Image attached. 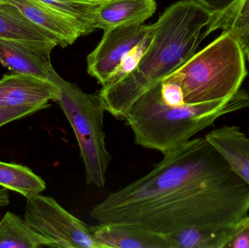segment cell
<instances>
[{
    "mask_svg": "<svg viewBox=\"0 0 249 248\" xmlns=\"http://www.w3.org/2000/svg\"><path fill=\"white\" fill-rule=\"evenodd\" d=\"M249 211V186L204 137L163 154L148 174L110 194L90 215L165 234L188 227L234 228Z\"/></svg>",
    "mask_w": 249,
    "mask_h": 248,
    "instance_id": "1",
    "label": "cell"
},
{
    "mask_svg": "<svg viewBox=\"0 0 249 248\" xmlns=\"http://www.w3.org/2000/svg\"><path fill=\"white\" fill-rule=\"evenodd\" d=\"M213 12L194 0L171 4L154 23L150 44L128 75L99 95L106 110L125 120L133 103L155 84L182 66L196 53Z\"/></svg>",
    "mask_w": 249,
    "mask_h": 248,
    "instance_id": "2",
    "label": "cell"
},
{
    "mask_svg": "<svg viewBox=\"0 0 249 248\" xmlns=\"http://www.w3.org/2000/svg\"><path fill=\"white\" fill-rule=\"evenodd\" d=\"M248 106L249 93L243 90L221 100L168 105L161 97L160 83L133 103L125 120L137 145L165 154L191 140L218 118Z\"/></svg>",
    "mask_w": 249,
    "mask_h": 248,
    "instance_id": "3",
    "label": "cell"
},
{
    "mask_svg": "<svg viewBox=\"0 0 249 248\" xmlns=\"http://www.w3.org/2000/svg\"><path fill=\"white\" fill-rule=\"evenodd\" d=\"M247 75L242 48L231 33L223 31L162 82L178 83L185 103H200L231 97L240 90Z\"/></svg>",
    "mask_w": 249,
    "mask_h": 248,
    "instance_id": "4",
    "label": "cell"
},
{
    "mask_svg": "<svg viewBox=\"0 0 249 248\" xmlns=\"http://www.w3.org/2000/svg\"><path fill=\"white\" fill-rule=\"evenodd\" d=\"M51 80L61 90L57 103L74 131L87 183L104 187L112 158L105 142V102L99 95L89 94L76 84L66 81L54 68L51 72Z\"/></svg>",
    "mask_w": 249,
    "mask_h": 248,
    "instance_id": "5",
    "label": "cell"
},
{
    "mask_svg": "<svg viewBox=\"0 0 249 248\" xmlns=\"http://www.w3.org/2000/svg\"><path fill=\"white\" fill-rule=\"evenodd\" d=\"M23 218L52 248H103L90 227L66 211L54 198L37 194L28 197Z\"/></svg>",
    "mask_w": 249,
    "mask_h": 248,
    "instance_id": "6",
    "label": "cell"
},
{
    "mask_svg": "<svg viewBox=\"0 0 249 248\" xmlns=\"http://www.w3.org/2000/svg\"><path fill=\"white\" fill-rule=\"evenodd\" d=\"M153 28L143 23L121 25L105 30L100 43L87 58L88 73L102 85L124 57Z\"/></svg>",
    "mask_w": 249,
    "mask_h": 248,
    "instance_id": "7",
    "label": "cell"
},
{
    "mask_svg": "<svg viewBox=\"0 0 249 248\" xmlns=\"http://www.w3.org/2000/svg\"><path fill=\"white\" fill-rule=\"evenodd\" d=\"M53 41L0 39V63L14 74L51 80Z\"/></svg>",
    "mask_w": 249,
    "mask_h": 248,
    "instance_id": "8",
    "label": "cell"
},
{
    "mask_svg": "<svg viewBox=\"0 0 249 248\" xmlns=\"http://www.w3.org/2000/svg\"><path fill=\"white\" fill-rule=\"evenodd\" d=\"M61 95L53 82L23 74H5L0 80V108L43 106L57 102Z\"/></svg>",
    "mask_w": 249,
    "mask_h": 248,
    "instance_id": "9",
    "label": "cell"
},
{
    "mask_svg": "<svg viewBox=\"0 0 249 248\" xmlns=\"http://www.w3.org/2000/svg\"><path fill=\"white\" fill-rule=\"evenodd\" d=\"M17 7L20 13L36 26L53 35L59 46L72 45L83 36L80 25L41 0H0Z\"/></svg>",
    "mask_w": 249,
    "mask_h": 248,
    "instance_id": "10",
    "label": "cell"
},
{
    "mask_svg": "<svg viewBox=\"0 0 249 248\" xmlns=\"http://www.w3.org/2000/svg\"><path fill=\"white\" fill-rule=\"evenodd\" d=\"M103 248H170L165 234L127 223H99L90 227Z\"/></svg>",
    "mask_w": 249,
    "mask_h": 248,
    "instance_id": "11",
    "label": "cell"
},
{
    "mask_svg": "<svg viewBox=\"0 0 249 248\" xmlns=\"http://www.w3.org/2000/svg\"><path fill=\"white\" fill-rule=\"evenodd\" d=\"M205 137L249 186V138L241 128L225 125Z\"/></svg>",
    "mask_w": 249,
    "mask_h": 248,
    "instance_id": "12",
    "label": "cell"
},
{
    "mask_svg": "<svg viewBox=\"0 0 249 248\" xmlns=\"http://www.w3.org/2000/svg\"><path fill=\"white\" fill-rule=\"evenodd\" d=\"M155 0H114L101 3L96 28L104 31L121 25L142 23L156 11Z\"/></svg>",
    "mask_w": 249,
    "mask_h": 248,
    "instance_id": "13",
    "label": "cell"
},
{
    "mask_svg": "<svg viewBox=\"0 0 249 248\" xmlns=\"http://www.w3.org/2000/svg\"><path fill=\"white\" fill-rule=\"evenodd\" d=\"M217 29L231 33L249 58V0H236L223 11L212 13L205 37Z\"/></svg>",
    "mask_w": 249,
    "mask_h": 248,
    "instance_id": "14",
    "label": "cell"
},
{
    "mask_svg": "<svg viewBox=\"0 0 249 248\" xmlns=\"http://www.w3.org/2000/svg\"><path fill=\"white\" fill-rule=\"evenodd\" d=\"M0 39L53 41V35L26 18L13 4L0 1Z\"/></svg>",
    "mask_w": 249,
    "mask_h": 248,
    "instance_id": "15",
    "label": "cell"
},
{
    "mask_svg": "<svg viewBox=\"0 0 249 248\" xmlns=\"http://www.w3.org/2000/svg\"><path fill=\"white\" fill-rule=\"evenodd\" d=\"M52 248L49 240L36 232L24 218L7 212L0 221V248Z\"/></svg>",
    "mask_w": 249,
    "mask_h": 248,
    "instance_id": "16",
    "label": "cell"
},
{
    "mask_svg": "<svg viewBox=\"0 0 249 248\" xmlns=\"http://www.w3.org/2000/svg\"><path fill=\"white\" fill-rule=\"evenodd\" d=\"M235 227L212 229L188 227L165 235L170 248H225Z\"/></svg>",
    "mask_w": 249,
    "mask_h": 248,
    "instance_id": "17",
    "label": "cell"
},
{
    "mask_svg": "<svg viewBox=\"0 0 249 248\" xmlns=\"http://www.w3.org/2000/svg\"><path fill=\"white\" fill-rule=\"evenodd\" d=\"M0 186L27 198L46 189V183L32 169L14 163L0 161Z\"/></svg>",
    "mask_w": 249,
    "mask_h": 248,
    "instance_id": "18",
    "label": "cell"
},
{
    "mask_svg": "<svg viewBox=\"0 0 249 248\" xmlns=\"http://www.w3.org/2000/svg\"><path fill=\"white\" fill-rule=\"evenodd\" d=\"M50 7L75 20L83 31V36L89 34L96 28V14L100 6L93 0H41Z\"/></svg>",
    "mask_w": 249,
    "mask_h": 248,
    "instance_id": "19",
    "label": "cell"
},
{
    "mask_svg": "<svg viewBox=\"0 0 249 248\" xmlns=\"http://www.w3.org/2000/svg\"><path fill=\"white\" fill-rule=\"evenodd\" d=\"M154 33V24L153 28L149 33L146 35V37L141 41L136 47L130 50V52L126 55L122 60L121 64H119L116 69L114 72L109 76V78L105 82L104 85H102L103 88L110 87L113 85L115 83H118L121 80L124 78L126 76L128 75L130 72L133 71L137 66L142 58V55L144 53L145 51L147 49L148 46L150 44L152 36Z\"/></svg>",
    "mask_w": 249,
    "mask_h": 248,
    "instance_id": "20",
    "label": "cell"
},
{
    "mask_svg": "<svg viewBox=\"0 0 249 248\" xmlns=\"http://www.w3.org/2000/svg\"><path fill=\"white\" fill-rule=\"evenodd\" d=\"M45 109L43 106H18L12 108H0V128L10 122L34 115Z\"/></svg>",
    "mask_w": 249,
    "mask_h": 248,
    "instance_id": "21",
    "label": "cell"
},
{
    "mask_svg": "<svg viewBox=\"0 0 249 248\" xmlns=\"http://www.w3.org/2000/svg\"><path fill=\"white\" fill-rule=\"evenodd\" d=\"M225 248H249L248 215L238 221Z\"/></svg>",
    "mask_w": 249,
    "mask_h": 248,
    "instance_id": "22",
    "label": "cell"
},
{
    "mask_svg": "<svg viewBox=\"0 0 249 248\" xmlns=\"http://www.w3.org/2000/svg\"><path fill=\"white\" fill-rule=\"evenodd\" d=\"M161 97L168 105L179 106L185 103L181 86L174 82H161Z\"/></svg>",
    "mask_w": 249,
    "mask_h": 248,
    "instance_id": "23",
    "label": "cell"
},
{
    "mask_svg": "<svg viewBox=\"0 0 249 248\" xmlns=\"http://www.w3.org/2000/svg\"><path fill=\"white\" fill-rule=\"evenodd\" d=\"M213 13L223 11L236 0H194Z\"/></svg>",
    "mask_w": 249,
    "mask_h": 248,
    "instance_id": "24",
    "label": "cell"
},
{
    "mask_svg": "<svg viewBox=\"0 0 249 248\" xmlns=\"http://www.w3.org/2000/svg\"><path fill=\"white\" fill-rule=\"evenodd\" d=\"M10 203V197L5 188L0 189V208L7 206Z\"/></svg>",
    "mask_w": 249,
    "mask_h": 248,
    "instance_id": "25",
    "label": "cell"
},
{
    "mask_svg": "<svg viewBox=\"0 0 249 248\" xmlns=\"http://www.w3.org/2000/svg\"><path fill=\"white\" fill-rule=\"evenodd\" d=\"M93 1H99V2H106V1H114V0H93Z\"/></svg>",
    "mask_w": 249,
    "mask_h": 248,
    "instance_id": "26",
    "label": "cell"
},
{
    "mask_svg": "<svg viewBox=\"0 0 249 248\" xmlns=\"http://www.w3.org/2000/svg\"><path fill=\"white\" fill-rule=\"evenodd\" d=\"M249 61V58H248Z\"/></svg>",
    "mask_w": 249,
    "mask_h": 248,
    "instance_id": "27",
    "label": "cell"
}]
</instances>
